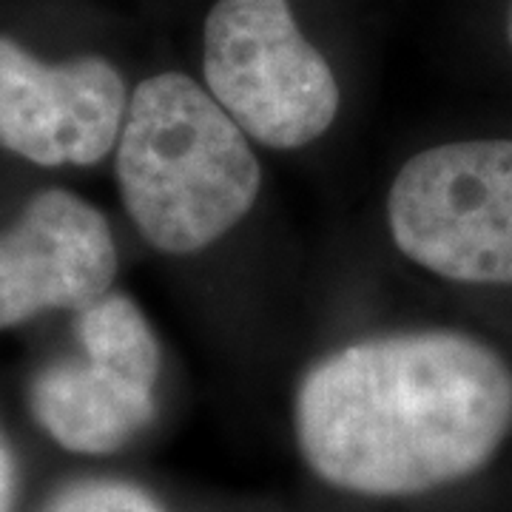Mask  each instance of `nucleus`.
<instances>
[{
    "mask_svg": "<svg viewBox=\"0 0 512 512\" xmlns=\"http://www.w3.org/2000/svg\"><path fill=\"white\" fill-rule=\"evenodd\" d=\"M117 274L106 217L69 191H40L0 234V328L43 311H83Z\"/></svg>",
    "mask_w": 512,
    "mask_h": 512,
    "instance_id": "423d86ee",
    "label": "nucleus"
},
{
    "mask_svg": "<svg viewBox=\"0 0 512 512\" xmlns=\"http://www.w3.org/2000/svg\"><path fill=\"white\" fill-rule=\"evenodd\" d=\"M77 339L83 353L120 365L157 382L160 345L143 311L123 293H103L97 302L77 311Z\"/></svg>",
    "mask_w": 512,
    "mask_h": 512,
    "instance_id": "6e6552de",
    "label": "nucleus"
},
{
    "mask_svg": "<svg viewBox=\"0 0 512 512\" xmlns=\"http://www.w3.org/2000/svg\"><path fill=\"white\" fill-rule=\"evenodd\" d=\"M157 382L126 367L86 356L40 370L29 390L37 424L52 439L83 456L126 447L157 416Z\"/></svg>",
    "mask_w": 512,
    "mask_h": 512,
    "instance_id": "0eeeda50",
    "label": "nucleus"
},
{
    "mask_svg": "<svg viewBox=\"0 0 512 512\" xmlns=\"http://www.w3.org/2000/svg\"><path fill=\"white\" fill-rule=\"evenodd\" d=\"M43 512H163V507L137 484L86 478L63 487Z\"/></svg>",
    "mask_w": 512,
    "mask_h": 512,
    "instance_id": "1a4fd4ad",
    "label": "nucleus"
},
{
    "mask_svg": "<svg viewBox=\"0 0 512 512\" xmlns=\"http://www.w3.org/2000/svg\"><path fill=\"white\" fill-rule=\"evenodd\" d=\"M387 222L421 268L470 285H512V140L416 154L390 188Z\"/></svg>",
    "mask_w": 512,
    "mask_h": 512,
    "instance_id": "7ed1b4c3",
    "label": "nucleus"
},
{
    "mask_svg": "<svg viewBox=\"0 0 512 512\" xmlns=\"http://www.w3.org/2000/svg\"><path fill=\"white\" fill-rule=\"evenodd\" d=\"M208 92L268 148H302L339 111V83L299 32L288 0H217L205 20Z\"/></svg>",
    "mask_w": 512,
    "mask_h": 512,
    "instance_id": "20e7f679",
    "label": "nucleus"
},
{
    "mask_svg": "<svg viewBox=\"0 0 512 512\" xmlns=\"http://www.w3.org/2000/svg\"><path fill=\"white\" fill-rule=\"evenodd\" d=\"M117 180L140 234L165 254H197L225 237L259 194L248 134L197 80L148 77L128 100Z\"/></svg>",
    "mask_w": 512,
    "mask_h": 512,
    "instance_id": "f03ea898",
    "label": "nucleus"
},
{
    "mask_svg": "<svg viewBox=\"0 0 512 512\" xmlns=\"http://www.w3.org/2000/svg\"><path fill=\"white\" fill-rule=\"evenodd\" d=\"M293 424L308 467L330 487L419 495L490 464L512 433V370L450 330L365 339L305 373Z\"/></svg>",
    "mask_w": 512,
    "mask_h": 512,
    "instance_id": "f257e3e1",
    "label": "nucleus"
},
{
    "mask_svg": "<svg viewBox=\"0 0 512 512\" xmlns=\"http://www.w3.org/2000/svg\"><path fill=\"white\" fill-rule=\"evenodd\" d=\"M15 490H18L15 458L9 453L6 441L0 439V512H12V507H15Z\"/></svg>",
    "mask_w": 512,
    "mask_h": 512,
    "instance_id": "9d476101",
    "label": "nucleus"
},
{
    "mask_svg": "<svg viewBox=\"0 0 512 512\" xmlns=\"http://www.w3.org/2000/svg\"><path fill=\"white\" fill-rule=\"evenodd\" d=\"M510 40H512V6H510Z\"/></svg>",
    "mask_w": 512,
    "mask_h": 512,
    "instance_id": "9b49d317",
    "label": "nucleus"
},
{
    "mask_svg": "<svg viewBox=\"0 0 512 512\" xmlns=\"http://www.w3.org/2000/svg\"><path fill=\"white\" fill-rule=\"evenodd\" d=\"M126 83L103 57L43 63L0 37V146L37 165H94L120 140Z\"/></svg>",
    "mask_w": 512,
    "mask_h": 512,
    "instance_id": "39448f33",
    "label": "nucleus"
}]
</instances>
